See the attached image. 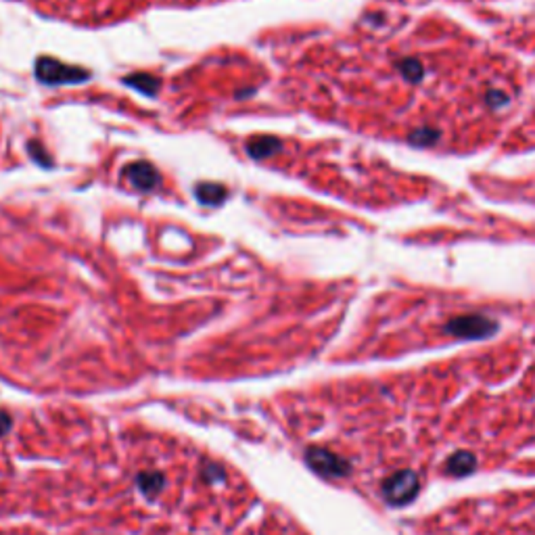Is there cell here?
I'll return each instance as SVG.
<instances>
[{"mask_svg": "<svg viewBox=\"0 0 535 535\" xmlns=\"http://www.w3.org/2000/svg\"><path fill=\"white\" fill-rule=\"evenodd\" d=\"M226 195H228V190L222 184H216V182H203L195 188V197L199 199V203L209 205V207L220 205L226 199Z\"/></svg>", "mask_w": 535, "mask_h": 535, "instance_id": "4", "label": "cell"}, {"mask_svg": "<svg viewBox=\"0 0 535 535\" xmlns=\"http://www.w3.org/2000/svg\"><path fill=\"white\" fill-rule=\"evenodd\" d=\"M276 151H281V140L274 136H255L247 142V153L253 159H268Z\"/></svg>", "mask_w": 535, "mask_h": 535, "instance_id": "3", "label": "cell"}, {"mask_svg": "<svg viewBox=\"0 0 535 535\" xmlns=\"http://www.w3.org/2000/svg\"><path fill=\"white\" fill-rule=\"evenodd\" d=\"M125 180L138 190H153L159 184V172L147 161H134L123 168Z\"/></svg>", "mask_w": 535, "mask_h": 535, "instance_id": "2", "label": "cell"}, {"mask_svg": "<svg viewBox=\"0 0 535 535\" xmlns=\"http://www.w3.org/2000/svg\"><path fill=\"white\" fill-rule=\"evenodd\" d=\"M36 78L49 86L84 84L90 80V71L75 65H67L63 61L51 59V57H40L36 61Z\"/></svg>", "mask_w": 535, "mask_h": 535, "instance_id": "1", "label": "cell"}, {"mask_svg": "<svg viewBox=\"0 0 535 535\" xmlns=\"http://www.w3.org/2000/svg\"><path fill=\"white\" fill-rule=\"evenodd\" d=\"M27 153L34 157V161H36V164H40V166H44V168H51V166H53V161H51L49 153L42 149V144H40V142L32 140V142H30V147H27Z\"/></svg>", "mask_w": 535, "mask_h": 535, "instance_id": "6", "label": "cell"}, {"mask_svg": "<svg viewBox=\"0 0 535 535\" xmlns=\"http://www.w3.org/2000/svg\"><path fill=\"white\" fill-rule=\"evenodd\" d=\"M123 84L136 88L138 92H142V94H147V97H153V94L157 92V88L161 86V82H159L155 75H151V73H134V75L125 78Z\"/></svg>", "mask_w": 535, "mask_h": 535, "instance_id": "5", "label": "cell"}, {"mask_svg": "<svg viewBox=\"0 0 535 535\" xmlns=\"http://www.w3.org/2000/svg\"><path fill=\"white\" fill-rule=\"evenodd\" d=\"M6 426H8V418L0 412V433H4V431H6Z\"/></svg>", "mask_w": 535, "mask_h": 535, "instance_id": "7", "label": "cell"}]
</instances>
